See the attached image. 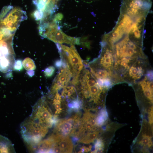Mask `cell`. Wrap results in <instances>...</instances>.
I'll return each mask as SVG.
<instances>
[{"instance_id":"cell-21","label":"cell","mask_w":153,"mask_h":153,"mask_svg":"<svg viewBox=\"0 0 153 153\" xmlns=\"http://www.w3.org/2000/svg\"><path fill=\"white\" fill-rule=\"evenodd\" d=\"M28 75L31 77L33 76L35 74L34 71L33 70L28 71L27 72Z\"/></svg>"},{"instance_id":"cell-2","label":"cell","mask_w":153,"mask_h":153,"mask_svg":"<svg viewBox=\"0 0 153 153\" xmlns=\"http://www.w3.org/2000/svg\"><path fill=\"white\" fill-rule=\"evenodd\" d=\"M16 31L0 23V71L3 73L13 70L15 60L13 40Z\"/></svg>"},{"instance_id":"cell-11","label":"cell","mask_w":153,"mask_h":153,"mask_svg":"<svg viewBox=\"0 0 153 153\" xmlns=\"http://www.w3.org/2000/svg\"><path fill=\"white\" fill-rule=\"evenodd\" d=\"M98 134V133L97 132L88 133L82 137L79 141L85 144H88L92 142L97 138Z\"/></svg>"},{"instance_id":"cell-14","label":"cell","mask_w":153,"mask_h":153,"mask_svg":"<svg viewBox=\"0 0 153 153\" xmlns=\"http://www.w3.org/2000/svg\"><path fill=\"white\" fill-rule=\"evenodd\" d=\"M81 102L79 100L78 98L73 100L68 104V106L70 108L78 110L81 106Z\"/></svg>"},{"instance_id":"cell-4","label":"cell","mask_w":153,"mask_h":153,"mask_svg":"<svg viewBox=\"0 0 153 153\" xmlns=\"http://www.w3.org/2000/svg\"><path fill=\"white\" fill-rule=\"evenodd\" d=\"M21 133L27 143L33 145L39 143L48 131V128L39 123L29 116L20 125Z\"/></svg>"},{"instance_id":"cell-17","label":"cell","mask_w":153,"mask_h":153,"mask_svg":"<svg viewBox=\"0 0 153 153\" xmlns=\"http://www.w3.org/2000/svg\"><path fill=\"white\" fill-rule=\"evenodd\" d=\"M23 69L22 61L18 60L15 61L14 67L13 70L17 71H20Z\"/></svg>"},{"instance_id":"cell-3","label":"cell","mask_w":153,"mask_h":153,"mask_svg":"<svg viewBox=\"0 0 153 153\" xmlns=\"http://www.w3.org/2000/svg\"><path fill=\"white\" fill-rule=\"evenodd\" d=\"M54 17L52 15L40 20L39 27L40 35L56 43H66L70 45L80 44V38L70 37L64 33L59 25L60 21Z\"/></svg>"},{"instance_id":"cell-19","label":"cell","mask_w":153,"mask_h":153,"mask_svg":"<svg viewBox=\"0 0 153 153\" xmlns=\"http://www.w3.org/2000/svg\"><path fill=\"white\" fill-rule=\"evenodd\" d=\"M60 103H56L54 104V107L56 111V114H59L60 112L62 109L61 108V105Z\"/></svg>"},{"instance_id":"cell-9","label":"cell","mask_w":153,"mask_h":153,"mask_svg":"<svg viewBox=\"0 0 153 153\" xmlns=\"http://www.w3.org/2000/svg\"><path fill=\"white\" fill-rule=\"evenodd\" d=\"M75 121L74 118L62 120L58 121L56 124V129L58 131L60 132V134L67 136L69 134L73 129L72 124Z\"/></svg>"},{"instance_id":"cell-15","label":"cell","mask_w":153,"mask_h":153,"mask_svg":"<svg viewBox=\"0 0 153 153\" xmlns=\"http://www.w3.org/2000/svg\"><path fill=\"white\" fill-rule=\"evenodd\" d=\"M55 71V68L53 66H50L44 69V73L45 76L47 77L52 76L54 74Z\"/></svg>"},{"instance_id":"cell-10","label":"cell","mask_w":153,"mask_h":153,"mask_svg":"<svg viewBox=\"0 0 153 153\" xmlns=\"http://www.w3.org/2000/svg\"><path fill=\"white\" fill-rule=\"evenodd\" d=\"M15 152L14 145L7 138L0 135V153Z\"/></svg>"},{"instance_id":"cell-13","label":"cell","mask_w":153,"mask_h":153,"mask_svg":"<svg viewBox=\"0 0 153 153\" xmlns=\"http://www.w3.org/2000/svg\"><path fill=\"white\" fill-rule=\"evenodd\" d=\"M107 116V113L106 111L104 109L102 110L96 118L95 124L99 126L103 125L106 120Z\"/></svg>"},{"instance_id":"cell-16","label":"cell","mask_w":153,"mask_h":153,"mask_svg":"<svg viewBox=\"0 0 153 153\" xmlns=\"http://www.w3.org/2000/svg\"><path fill=\"white\" fill-rule=\"evenodd\" d=\"M103 146V144L101 140L100 139H97L95 144V150L94 152H97L98 151L101 152Z\"/></svg>"},{"instance_id":"cell-5","label":"cell","mask_w":153,"mask_h":153,"mask_svg":"<svg viewBox=\"0 0 153 153\" xmlns=\"http://www.w3.org/2000/svg\"><path fill=\"white\" fill-rule=\"evenodd\" d=\"M30 116L48 128L51 127L54 124L56 125L58 121L56 115L53 116L43 98L39 100L33 106Z\"/></svg>"},{"instance_id":"cell-18","label":"cell","mask_w":153,"mask_h":153,"mask_svg":"<svg viewBox=\"0 0 153 153\" xmlns=\"http://www.w3.org/2000/svg\"><path fill=\"white\" fill-rule=\"evenodd\" d=\"M56 67L58 69L62 68L63 65V61L62 59L56 60L54 63Z\"/></svg>"},{"instance_id":"cell-22","label":"cell","mask_w":153,"mask_h":153,"mask_svg":"<svg viewBox=\"0 0 153 153\" xmlns=\"http://www.w3.org/2000/svg\"><path fill=\"white\" fill-rule=\"evenodd\" d=\"M91 150V148H86L84 149V152H88L89 151H90V150Z\"/></svg>"},{"instance_id":"cell-8","label":"cell","mask_w":153,"mask_h":153,"mask_svg":"<svg viewBox=\"0 0 153 153\" xmlns=\"http://www.w3.org/2000/svg\"><path fill=\"white\" fill-rule=\"evenodd\" d=\"M55 144L59 146L63 152L71 153L73 149V144L68 136L58 133L52 135Z\"/></svg>"},{"instance_id":"cell-1","label":"cell","mask_w":153,"mask_h":153,"mask_svg":"<svg viewBox=\"0 0 153 153\" xmlns=\"http://www.w3.org/2000/svg\"><path fill=\"white\" fill-rule=\"evenodd\" d=\"M108 44L112 52L114 71L121 77H123L129 69L138 60L147 57L143 51V46L128 38H122Z\"/></svg>"},{"instance_id":"cell-7","label":"cell","mask_w":153,"mask_h":153,"mask_svg":"<svg viewBox=\"0 0 153 153\" xmlns=\"http://www.w3.org/2000/svg\"><path fill=\"white\" fill-rule=\"evenodd\" d=\"M54 78L51 87L50 93L54 94L66 86L72 77L73 74L69 67H62Z\"/></svg>"},{"instance_id":"cell-20","label":"cell","mask_w":153,"mask_h":153,"mask_svg":"<svg viewBox=\"0 0 153 153\" xmlns=\"http://www.w3.org/2000/svg\"><path fill=\"white\" fill-rule=\"evenodd\" d=\"M149 140L148 137H145L143 138L142 140V144L146 145L149 143Z\"/></svg>"},{"instance_id":"cell-12","label":"cell","mask_w":153,"mask_h":153,"mask_svg":"<svg viewBox=\"0 0 153 153\" xmlns=\"http://www.w3.org/2000/svg\"><path fill=\"white\" fill-rule=\"evenodd\" d=\"M22 63L24 68L27 71L33 70L36 69V66L34 61L29 58H25Z\"/></svg>"},{"instance_id":"cell-6","label":"cell","mask_w":153,"mask_h":153,"mask_svg":"<svg viewBox=\"0 0 153 153\" xmlns=\"http://www.w3.org/2000/svg\"><path fill=\"white\" fill-rule=\"evenodd\" d=\"M60 44L61 49L58 51L60 58L64 59L69 65L73 77L76 76L83 68L82 61L74 45L69 47Z\"/></svg>"}]
</instances>
